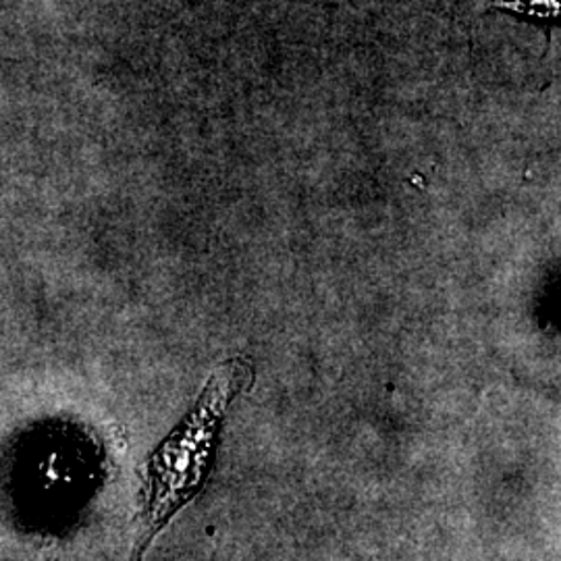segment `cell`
<instances>
[{
	"label": "cell",
	"instance_id": "7a4b0ae2",
	"mask_svg": "<svg viewBox=\"0 0 561 561\" xmlns=\"http://www.w3.org/2000/svg\"><path fill=\"white\" fill-rule=\"evenodd\" d=\"M502 2L522 11H545L547 15L551 11L556 13V7H558V0H502Z\"/></svg>",
	"mask_w": 561,
	"mask_h": 561
},
{
	"label": "cell",
	"instance_id": "6da1fadb",
	"mask_svg": "<svg viewBox=\"0 0 561 561\" xmlns=\"http://www.w3.org/2000/svg\"><path fill=\"white\" fill-rule=\"evenodd\" d=\"M250 379L252 370L245 362L222 364L185 419L148 456L129 561H144L162 530L201 495L215 466L227 410Z\"/></svg>",
	"mask_w": 561,
	"mask_h": 561
}]
</instances>
